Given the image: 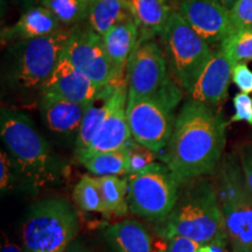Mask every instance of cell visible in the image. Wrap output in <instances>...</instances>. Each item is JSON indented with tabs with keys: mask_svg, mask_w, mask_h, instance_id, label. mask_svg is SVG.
<instances>
[{
	"mask_svg": "<svg viewBox=\"0 0 252 252\" xmlns=\"http://www.w3.org/2000/svg\"><path fill=\"white\" fill-rule=\"evenodd\" d=\"M225 126L219 109L189 98L176 116L172 137L159 160L180 182L213 175L222 161Z\"/></svg>",
	"mask_w": 252,
	"mask_h": 252,
	"instance_id": "6da1fadb",
	"label": "cell"
},
{
	"mask_svg": "<svg viewBox=\"0 0 252 252\" xmlns=\"http://www.w3.org/2000/svg\"><path fill=\"white\" fill-rule=\"evenodd\" d=\"M0 137L18 180L27 190L39 193L62 181L65 162L54 152L30 116L20 110L1 106Z\"/></svg>",
	"mask_w": 252,
	"mask_h": 252,
	"instance_id": "7a4b0ae2",
	"label": "cell"
},
{
	"mask_svg": "<svg viewBox=\"0 0 252 252\" xmlns=\"http://www.w3.org/2000/svg\"><path fill=\"white\" fill-rule=\"evenodd\" d=\"M156 229L163 239L187 237L198 245L228 238L215 184L208 176L181 182L174 208Z\"/></svg>",
	"mask_w": 252,
	"mask_h": 252,
	"instance_id": "3957f363",
	"label": "cell"
},
{
	"mask_svg": "<svg viewBox=\"0 0 252 252\" xmlns=\"http://www.w3.org/2000/svg\"><path fill=\"white\" fill-rule=\"evenodd\" d=\"M72 27L52 35L9 43L6 54L5 83L17 93L41 91L63 55Z\"/></svg>",
	"mask_w": 252,
	"mask_h": 252,
	"instance_id": "277c9868",
	"label": "cell"
},
{
	"mask_svg": "<svg viewBox=\"0 0 252 252\" xmlns=\"http://www.w3.org/2000/svg\"><path fill=\"white\" fill-rule=\"evenodd\" d=\"M216 174V190L232 252H252V194L238 156L225 154Z\"/></svg>",
	"mask_w": 252,
	"mask_h": 252,
	"instance_id": "5b68a950",
	"label": "cell"
},
{
	"mask_svg": "<svg viewBox=\"0 0 252 252\" xmlns=\"http://www.w3.org/2000/svg\"><path fill=\"white\" fill-rule=\"evenodd\" d=\"M80 232V219L64 198L52 197L34 203L21 228L26 252H64Z\"/></svg>",
	"mask_w": 252,
	"mask_h": 252,
	"instance_id": "8992f818",
	"label": "cell"
},
{
	"mask_svg": "<svg viewBox=\"0 0 252 252\" xmlns=\"http://www.w3.org/2000/svg\"><path fill=\"white\" fill-rule=\"evenodd\" d=\"M160 40L169 74L182 90L189 93L212 58V46L174 9Z\"/></svg>",
	"mask_w": 252,
	"mask_h": 252,
	"instance_id": "52a82bcc",
	"label": "cell"
},
{
	"mask_svg": "<svg viewBox=\"0 0 252 252\" xmlns=\"http://www.w3.org/2000/svg\"><path fill=\"white\" fill-rule=\"evenodd\" d=\"M127 94L154 98L172 109L182 99V89L168 70L162 47L154 40L138 43L126 70Z\"/></svg>",
	"mask_w": 252,
	"mask_h": 252,
	"instance_id": "ba28073f",
	"label": "cell"
},
{
	"mask_svg": "<svg viewBox=\"0 0 252 252\" xmlns=\"http://www.w3.org/2000/svg\"><path fill=\"white\" fill-rule=\"evenodd\" d=\"M127 202L130 212L158 225L174 208L181 182L166 163L152 165L126 176Z\"/></svg>",
	"mask_w": 252,
	"mask_h": 252,
	"instance_id": "9c48e42d",
	"label": "cell"
},
{
	"mask_svg": "<svg viewBox=\"0 0 252 252\" xmlns=\"http://www.w3.org/2000/svg\"><path fill=\"white\" fill-rule=\"evenodd\" d=\"M173 111L174 109L158 99L127 94L126 116L132 138L160 156L174 130Z\"/></svg>",
	"mask_w": 252,
	"mask_h": 252,
	"instance_id": "30bf717a",
	"label": "cell"
},
{
	"mask_svg": "<svg viewBox=\"0 0 252 252\" xmlns=\"http://www.w3.org/2000/svg\"><path fill=\"white\" fill-rule=\"evenodd\" d=\"M83 24L72 27L62 56L83 71L100 91L115 83L112 65L104 48L102 36Z\"/></svg>",
	"mask_w": 252,
	"mask_h": 252,
	"instance_id": "8fae6325",
	"label": "cell"
},
{
	"mask_svg": "<svg viewBox=\"0 0 252 252\" xmlns=\"http://www.w3.org/2000/svg\"><path fill=\"white\" fill-rule=\"evenodd\" d=\"M172 8L210 46H220L235 31L231 13L215 0H174Z\"/></svg>",
	"mask_w": 252,
	"mask_h": 252,
	"instance_id": "7c38bea8",
	"label": "cell"
},
{
	"mask_svg": "<svg viewBox=\"0 0 252 252\" xmlns=\"http://www.w3.org/2000/svg\"><path fill=\"white\" fill-rule=\"evenodd\" d=\"M127 84H115L110 96V109L90 147L78 161L96 154L124 150L132 139L126 116Z\"/></svg>",
	"mask_w": 252,
	"mask_h": 252,
	"instance_id": "4fadbf2b",
	"label": "cell"
},
{
	"mask_svg": "<svg viewBox=\"0 0 252 252\" xmlns=\"http://www.w3.org/2000/svg\"><path fill=\"white\" fill-rule=\"evenodd\" d=\"M232 68L234 63L230 61L220 47L214 50L196 83L188 93L190 98L219 109L228 96L230 80H232Z\"/></svg>",
	"mask_w": 252,
	"mask_h": 252,
	"instance_id": "5bb4252c",
	"label": "cell"
},
{
	"mask_svg": "<svg viewBox=\"0 0 252 252\" xmlns=\"http://www.w3.org/2000/svg\"><path fill=\"white\" fill-rule=\"evenodd\" d=\"M49 94L89 105L98 96V88L89 77L62 56L40 94Z\"/></svg>",
	"mask_w": 252,
	"mask_h": 252,
	"instance_id": "9a60e30c",
	"label": "cell"
},
{
	"mask_svg": "<svg viewBox=\"0 0 252 252\" xmlns=\"http://www.w3.org/2000/svg\"><path fill=\"white\" fill-rule=\"evenodd\" d=\"M89 105L71 102L55 94H40L39 110L49 131L63 137H70L77 135Z\"/></svg>",
	"mask_w": 252,
	"mask_h": 252,
	"instance_id": "2e32d148",
	"label": "cell"
},
{
	"mask_svg": "<svg viewBox=\"0 0 252 252\" xmlns=\"http://www.w3.org/2000/svg\"><path fill=\"white\" fill-rule=\"evenodd\" d=\"M138 27L134 19L123 21L102 36L106 55L112 65L115 83H126V70L132 53L138 45Z\"/></svg>",
	"mask_w": 252,
	"mask_h": 252,
	"instance_id": "e0dca14e",
	"label": "cell"
},
{
	"mask_svg": "<svg viewBox=\"0 0 252 252\" xmlns=\"http://www.w3.org/2000/svg\"><path fill=\"white\" fill-rule=\"evenodd\" d=\"M64 28L48 8L41 4L27 6L19 20L9 27L1 30V43L18 42V41L37 39L52 35Z\"/></svg>",
	"mask_w": 252,
	"mask_h": 252,
	"instance_id": "ac0fdd59",
	"label": "cell"
},
{
	"mask_svg": "<svg viewBox=\"0 0 252 252\" xmlns=\"http://www.w3.org/2000/svg\"><path fill=\"white\" fill-rule=\"evenodd\" d=\"M103 237L112 252H162L158 250L150 231L135 220L113 223L103 230Z\"/></svg>",
	"mask_w": 252,
	"mask_h": 252,
	"instance_id": "d6986e66",
	"label": "cell"
},
{
	"mask_svg": "<svg viewBox=\"0 0 252 252\" xmlns=\"http://www.w3.org/2000/svg\"><path fill=\"white\" fill-rule=\"evenodd\" d=\"M128 4L139 33L138 43L160 37L173 11L166 0H128Z\"/></svg>",
	"mask_w": 252,
	"mask_h": 252,
	"instance_id": "ffe728a7",
	"label": "cell"
},
{
	"mask_svg": "<svg viewBox=\"0 0 252 252\" xmlns=\"http://www.w3.org/2000/svg\"><path fill=\"white\" fill-rule=\"evenodd\" d=\"M115 84L99 91L97 98L88 108L75 140V157L77 161L84 156L102 126L110 109V96Z\"/></svg>",
	"mask_w": 252,
	"mask_h": 252,
	"instance_id": "44dd1931",
	"label": "cell"
},
{
	"mask_svg": "<svg viewBox=\"0 0 252 252\" xmlns=\"http://www.w3.org/2000/svg\"><path fill=\"white\" fill-rule=\"evenodd\" d=\"M133 19L128 0H93L86 24L103 36L123 21Z\"/></svg>",
	"mask_w": 252,
	"mask_h": 252,
	"instance_id": "7402d4cb",
	"label": "cell"
},
{
	"mask_svg": "<svg viewBox=\"0 0 252 252\" xmlns=\"http://www.w3.org/2000/svg\"><path fill=\"white\" fill-rule=\"evenodd\" d=\"M72 200L83 212L102 213L104 215L110 214L104 202L98 176L82 175L72 190Z\"/></svg>",
	"mask_w": 252,
	"mask_h": 252,
	"instance_id": "603a6c76",
	"label": "cell"
},
{
	"mask_svg": "<svg viewBox=\"0 0 252 252\" xmlns=\"http://www.w3.org/2000/svg\"><path fill=\"white\" fill-rule=\"evenodd\" d=\"M39 4L48 8L63 27H75L86 23L93 0H41Z\"/></svg>",
	"mask_w": 252,
	"mask_h": 252,
	"instance_id": "cb8c5ba5",
	"label": "cell"
},
{
	"mask_svg": "<svg viewBox=\"0 0 252 252\" xmlns=\"http://www.w3.org/2000/svg\"><path fill=\"white\" fill-rule=\"evenodd\" d=\"M104 202L110 214L125 216L130 212L127 202V180L119 176H99Z\"/></svg>",
	"mask_w": 252,
	"mask_h": 252,
	"instance_id": "d4e9b609",
	"label": "cell"
},
{
	"mask_svg": "<svg viewBox=\"0 0 252 252\" xmlns=\"http://www.w3.org/2000/svg\"><path fill=\"white\" fill-rule=\"evenodd\" d=\"M82 165L94 176H126V151L96 154L82 160Z\"/></svg>",
	"mask_w": 252,
	"mask_h": 252,
	"instance_id": "484cf974",
	"label": "cell"
},
{
	"mask_svg": "<svg viewBox=\"0 0 252 252\" xmlns=\"http://www.w3.org/2000/svg\"><path fill=\"white\" fill-rule=\"evenodd\" d=\"M220 47L234 65L252 61V28L235 30Z\"/></svg>",
	"mask_w": 252,
	"mask_h": 252,
	"instance_id": "4316f807",
	"label": "cell"
},
{
	"mask_svg": "<svg viewBox=\"0 0 252 252\" xmlns=\"http://www.w3.org/2000/svg\"><path fill=\"white\" fill-rule=\"evenodd\" d=\"M126 151V176L143 171L152 163L157 162L159 154L149 147L137 143L133 138L125 147Z\"/></svg>",
	"mask_w": 252,
	"mask_h": 252,
	"instance_id": "83f0119b",
	"label": "cell"
},
{
	"mask_svg": "<svg viewBox=\"0 0 252 252\" xmlns=\"http://www.w3.org/2000/svg\"><path fill=\"white\" fill-rule=\"evenodd\" d=\"M230 13L235 30L252 28V0H238Z\"/></svg>",
	"mask_w": 252,
	"mask_h": 252,
	"instance_id": "f1b7e54d",
	"label": "cell"
},
{
	"mask_svg": "<svg viewBox=\"0 0 252 252\" xmlns=\"http://www.w3.org/2000/svg\"><path fill=\"white\" fill-rule=\"evenodd\" d=\"M235 113L230 123L247 122L252 125V98L248 94H237L232 99Z\"/></svg>",
	"mask_w": 252,
	"mask_h": 252,
	"instance_id": "f546056e",
	"label": "cell"
},
{
	"mask_svg": "<svg viewBox=\"0 0 252 252\" xmlns=\"http://www.w3.org/2000/svg\"><path fill=\"white\" fill-rule=\"evenodd\" d=\"M232 82L243 94H252V70L247 63H237L232 68Z\"/></svg>",
	"mask_w": 252,
	"mask_h": 252,
	"instance_id": "4dcf8cb0",
	"label": "cell"
},
{
	"mask_svg": "<svg viewBox=\"0 0 252 252\" xmlns=\"http://www.w3.org/2000/svg\"><path fill=\"white\" fill-rule=\"evenodd\" d=\"M14 178L18 179L17 172L12 162L11 158H9L8 153L5 151H1V160H0V187H1V191L8 190L12 188L14 182Z\"/></svg>",
	"mask_w": 252,
	"mask_h": 252,
	"instance_id": "1f68e13d",
	"label": "cell"
},
{
	"mask_svg": "<svg viewBox=\"0 0 252 252\" xmlns=\"http://www.w3.org/2000/svg\"><path fill=\"white\" fill-rule=\"evenodd\" d=\"M239 162H241L242 172H243L245 184L252 194V143L242 145L238 151Z\"/></svg>",
	"mask_w": 252,
	"mask_h": 252,
	"instance_id": "d6a6232c",
	"label": "cell"
},
{
	"mask_svg": "<svg viewBox=\"0 0 252 252\" xmlns=\"http://www.w3.org/2000/svg\"><path fill=\"white\" fill-rule=\"evenodd\" d=\"M165 241L162 252H197L200 248L196 242L187 237H173Z\"/></svg>",
	"mask_w": 252,
	"mask_h": 252,
	"instance_id": "836d02e7",
	"label": "cell"
},
{
	"mask_svg": "<svg viewBox=\"0 0 252 252\" xmlns=\"http://www.w3.org/2000/svg\"><path fill=\"white\" fill-rule=\"evenodd\" d=\"M200 252H232L230 249L228 238L220 239V241L214 242L212 244L208 245H200L198 248Z\"/></svg>",
	"mask_w": 252,
	"mask_h": 252,
	"instance_id": "e575fe53",
	"label": "cell"
},
{
	"mask_svg": "<svg viewBox=\"0 0 252 252\" xmlns=\"http://www.w3.org/2000/svg\"><path fill=\"white\" fill-rule=\"evenodd\" d=\"M64 252H99V251L94 250V248L87 245L84 242L75 239V241L69 245V248Z\"/></svg>",
	"mask_w": 252,
	"mask_h": 252,
	"instance_id": "d590c367",
	"label": "cell"
},
{
	"mask_svg": "<svg viewBox=\"0 0 252 252\" xmlns=\"http://www.w3.org/2000/svg\"><path fill=\"white\" fill-rule=\"evenodd\" d=\"M0 252H26L25 251L24 248H20L18 247V245H15L13 243H11V242H6V243L2 244L1 247V251Z\"/></svg>",
	"mask_w": 252,
	"mask_h": 252,
	"instance_id": "8d00e7d4",
	"label": "cell"
},
{
	"mask_svg": "<svg viewBox=\"0 0 252 252\" xmlns=\"http://www.w3.org/2000/svg\"><path fill=\"white\" fill-rule=\"evenodd\" d=\"M215 1L219 2L220 5H222L223 7L228 9L229 12H231L232 8L235 7V5L237 4L238 0H215Z\"/></svg>",
	"mask_w": 252,
	"mask_h": 252,
	"instance_id": "74e56055",
	"label": "cell"
},
{
	"mask_svg": "<svg viewBox=\"0 0 252 252\" xmlns=\"http://www.w3.org/2000/svg\"><path fill=\"white\" fill-rule=\"evenodd\" d=\"M18 1H21V2H23V4H25V5L31 6V5L39 4L41 0H18Z\"/></svg>",
	"mask_w": 252,
	"mask_h": 252,
	"instance_id": "f35d334b",
	"label": "cell"
},
{
	"mask_svg": "<svg viewBox=\"0 0 252 252\" xmlns=\"http://www.w3.org/2000/svg\"><path fill=\"white\" fill-rule=\"evenodd\" d=\"M197 252H200V251H198V250H197Z\"/></svg>",
	"mask_w": 252,
	"mask_h": 252,
	"instance_id": "ab89813d",
	"label": "cell"
}]
</instances>
